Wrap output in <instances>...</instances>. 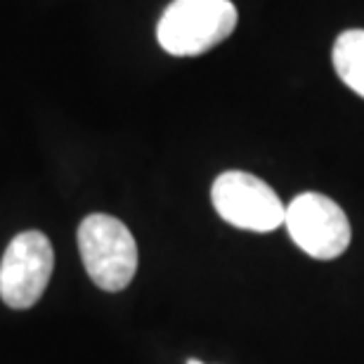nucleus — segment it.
Wrapping results in <instances>:
<instances>
[{"label":"nucleus","instance_id":"obj_1","mask_svg":"<svg viewBox=\"0 0 364 364\" xmlns=\"http://www.w3.org/2000/svg\"><path fill=\"white\" fill-rule=\"evenodd\" d=\"M237 26L232 0H173L156 26V38L168 55L196 57L230 38Z\"/></svg>","mask_w":364,"mask_h":364},{"label":"nucleus","instance_id":"obj_2","mask_svg":"<svg viewBox=\"0 0 364 364\" xmlns=\"http://www.w3.org/2000/svg\"><path fill=\"white\" fill-rule=\"evenodd\" d=\"M85 272L102 291H123L137 272V244L119 218L92 213L78 228Z\"/></svg>","mask_w":364,"mask_h":364},{"label":"nucleus","instance_id":"obj_3","mask_svg":"<svg viewBox=\"0 0 364 364\" xmlns=\"http://www.w3.org/2000/svg\"><path fill=\"white\" fill-rule=\"evenodd\" d=\"M210 199L225 223L249 232H272L284 225L287 206L274 189L244 171H225L215 178Z\"/></svg>","mask_w":364,"mask_h":364},{"label":"nucleus","instance_id":"obj_4","mask_svg":"<svg viewBox=\"0 0 364 364\" xmlns=\"http://www.w3.org/2000/svg\"><path fill=\"white\" fill-rule=\"evenodd\" d=\"M284 225L298 249L317 260L338 258L353 239L343 208L329 196L317 192L298 194L287 206Z\"/></svg>","mask_w":364,"mask_h":364},{"label":"nucleus","instance_id":"obj_5","mask_svg":"<svg viewBox=\"0 0 364 364\" xmlns=\"http://www.w3.org/2000/svg\"><path fill=\"white\" fill-rule=\"evenodd\" d=\"M53 267L50 239L38 230L19 232L0 260V298L12 310H28L46 294Z\"/></svg>","mask_w":364,"mask_h":364},{"label":"nucleus","instance_id":"obj_6","mask_svg":"<svg viewBox=\"0 0 364 364\" xmlns=\"http://www.w3.org/2000/svg\"><path fill=\"white\" fill-rule=\"evenodd\" d=\"M333 69L348 88L364 97V28L338 36L333 43Z\"/></svg>","mask_w":364,"mask_h":364},{"label":"nucleus","instance_id":"obj_7","mask_svg":"<svg viewBox=\"0 0 364 364\" xmlns=\"http://www.w3.org/2000/svg\"><path fill=\"white\" fill-rule=\"evenodd\" d=\"M187 364H203V362H199V360H189Z\"/></svg>","mask_w":364,"mask_h":364}]
</instances>
